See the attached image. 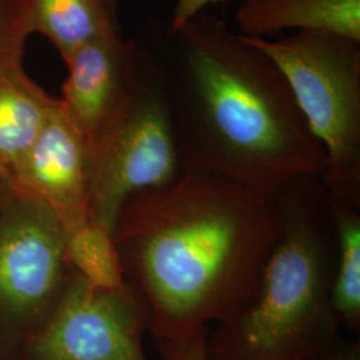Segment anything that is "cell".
<instances>
[{"label": "cell", "instance_id": "1", "mask_svg": "<svg viewBox=\"0 0 360 360\" xmlns=\"http://www.w3.org/2000/svg\"><path fill=\"white\" fill-rule=\"evenodd\" d=\"M283 224L281 195L184 168L122 208L114 240L124 281L146 300L155 342L231 316L252 294Z\"/></svg>", "mask_w": 360, "mask_h": 360}, {"label": "cell", "instance_id": "2", "mask_svg": "<svg viewBox=\"0 0 360 360\" xmlns=\"http://www.w3.org/2000/svg\"><path fill=\"white\" fill-rule=\"evenodd\" d=\"M155 52L167 79L184 168L281 195L322 178L327 159L283 72L215 13L165 30Z\"/></svg>", "mask_w": 360, "mask_h": 360}, {"label": "cell", "instance_id": "3", "mask_svg": "<svg viewBox=\"0 0 360 360\" xmlns=\"http://www.w3.org/2000/svg\"><path fill=\"white\" fill-rule=\"evenodd\" d=\"M283 224L252 294L207 328V360H306L340 336L331 306L336 235L321 178L281 193Z\"/></svg>", "mask_w": 360, "mask_h": 360}, {"label": "cell", "instance_id": "4", "mask_svg": "<svg viewBox=\"0 0 360 360\" xmlns=\"http://www.w3.org/2000/svg\"><path fill=\"white\" fill-rule=\"evenodd\" d=\"M247 39L281 68L321 143L327 193L360 207V41L322 32Z\"/></svg>", "mask_w": 360, "mask_h": 360}, {"label": "cell", "instance_id": "5", "mask_svg": "<svg viewBox=\"0 0 360 360\" xmlns=\"http://www.w3.org/2000/svg\"><path fill=\"white\" fill-rule=\"evenodd\" d=\"M183 171L167 79L151 43H142L136 75L91 151V223L112 233L129 198L168 186Z\"/></svg>", "mask_w": 360, "mask_h": 360}, {"label": "cell", "instance_id": "6", "mask_svg": "<svg viewBox=\"0 0 360 360\" xmlns=\"http://www.w3.org/2000/svg\"><path fill=\"white\" fill-rule=\"evenodd\" d=\"M67 238L49 207L0 176V358L18 360L62 294Z\"/></svg>", "mask_w": 360, "mask_h": 360}, {"label": "cell", "instance_id": "7", "mask_svg": "<svg viewBox=\"0 0 360 360\" xmlns=\"http://www.w3.org/2000/svg\"><path fill=\"white\" fill-rule=\"evenodd\" d=\"M150 323L148 306L131 284L99 288L71 270L18 360H148L143 339Z\"/></svg>", "mask_w": 360, "mask_h": 360}, {"label": "cell", "instance_id": "8", "mask_svg": "<svg viewBox=\"0 0 360 360\" xmlns=\"http://www.w3.org/2000/svg\"><path fill=\"white\" fill-rule=\"evenodd\" d=\"M91 151L60 105L4 176L49 207L70 235L90 221Z\"/></svg>", "mask_w": 360, "mask_h": 360}, {"label": "cell", "instance_id": "9", "mask_svg": "<svg viewBox=\"0 0 360 360\" xmlns=\"http://www.w3.org/2000/svg\"><path fill=\"white\" fill-rule=\"evenodd\" d=\"M142 58V41L123 35L96 39L65 60L60 105L92 151L123 102Z\"/></svg>", "mask_w": 360, "mask_h": 360}, {"label": "cell", "instance_id": "10", "mask_svg": "<svg viewBox=\"0 0 360 360\" xmlns=\"http://www.w3.org/2000/svg\"><path fill=\"white\" fill-rule=\"evenodd\" d=\"M233 18L245 38L269 39L291 30L360 41V0H240Z\"/></svg>", "mask_w": 360, "mask_h": 360}, {"label": "cell", "instance_id": "11", "mask_svg": "<svg viewBox=\"0 0 360 360\" xmlns=\"http://www.w3.org/2000/svg\"><path fill=\"white\" fill-rule=\"evenodd\" d=\"M27 38L39 34L65 60L96 39L122 35L117 0H19Z\"/></svg>", "mask_w": 360, "mask_h": 360}, {"label": "cell", "instance_id": "12", "mask_svg": "<svg viewBox=\"0 0 360 360\" xmlns=\"http://www.w3.org/2000/svg\"><path fill=\"white\" fill-rule=\"evenodd\" d=\"M59 98L27 75L23 63L0 65V176L37 139Z\"/></svg>", "mask_w": 360, "mask_h": 360}, {"label": "cell", "instance_id": "13", "mask_svg": "<svg viewBox=\"0 0 360 360\" xmlns=\"http://www.w3.org/2000/svg\"><path fill=\"white\" fill-rule=\"evenodd\" d=\"M330 198L336 235L331 306L340 328L360 331V207Z\"/></svg>", "mask_w": 360, "mask_h": 360}, {"label": "cell", "instance_id": "14", "mask_svg": "<svg viewBox=\"0 0 360 360\" xmlns=\"http://www.w3.org/2000/svg\"><path fill=\"white\" fill-rule=\"evenodd\" d=\"M65 259L94 287L116 288L126 282L114 235L91 221L68 235Z\"/></svg>", "mask_w": 360, "mask_h": 360}, {"label": "cell", "instance_id": "15", "mask_svg": "<svg viewBox=\"0 0 360 360\" xmlns=\"http://www.w3.org/2000/svg\"><path fill=\"white\" fill-rule=\"evenodd\" d=\"M26 40L19 0H0V65L23 63Z\"/></svg>", "mask_w": 360, "mask_h": 360}, {"label": "cell", "instance_id": "16", "mask_svg": "<svg viewBox=\"0 0 360 360\" xmlns=\"http://www.w3.org/2000/svg\"><path fill=\"white\" fill-rule=\"evenodd\" d=\"M208 328V327H207ZM207 328L179 342H155L160 360H207Z\"/></svg>", "mask_w": 360, "mask_h": 360}, {"label": "cell", "instance_id": "17", "mask_svg": "<svg viewBox=\"0 0 360 360\" xmlns=\"http://www.w3.org/2000/svg\"><path fill=\"white\" fill-rule=\"evenodd\" d=\"M306 360H360V340L340 338Z\"/></svg>", "mask_w": 360, "mask_h": 360}, {"label": "cell", "instance_id": "18", "mask_svg": "<svg viewBox=\"0 0 360 360\" xmlns=\"http://www.w3.org/2000/svg\"><path fill=\"white\" fill-rule=\"evenodd\" d=\"M220 1H224V0H176L168 22V27L176 28L181 26L184 22H187L196 13L206 11L210 6Z\"/></svg>", "mask_w": 360, "mask_h": 360}]
</instances>
